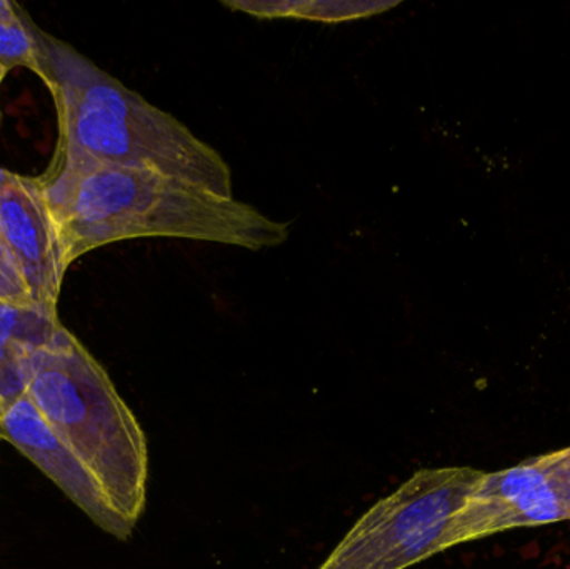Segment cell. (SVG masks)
<instances>
[{
	"label": "cell",
	"instance_id": "obj_14",
	"mask_svg": "<svg viewBox=\"0 0 570 569\" xmlns=\"http://www.w3.org/2000/svg\"><path fill=\"white\" fill-rule=\"evenodd\" d=\"M0 440H3L2 433H0Z\"/></svg>",
	"mask_w": 570,
	"mask_h": 569
},
{
	"label": "cell",
	"instance_id": "obj_7",
	"mask_svg": "<svg viewBox=\"0 0 570 569\" xmlns=\"http://www.w3.org/2000/svg\"><path fill=\"white\" fill-rule=\"evenodd\" d=\"M0 433L52 480L97 528L117 540H129L130 534L120 523L96 478L50 430L26 394L0 411Z\"/></svg>",
	"mask_w": 570,
	"mask_h": 569
},
{
	"label": "cell",
	"instance_id": "obj_3",
	"mask_svg": "<svg viewBox=\"0 0 570 569\" xmlns=\"http://www.w3.org/2000/svg\"><path fill=\"white\" fill-rule=\"evenodd\" d=\"M27 398L96 478L132 537L146 508V434L102 364L60 324L26 364Z\"/></svg>",
	"mask_w": 570,
	"mask_h": 569
},
{
	"label": "cell",
	"instance_id": "obj_11",
	"mask_svg": "<svg viewBox=\"0 0 570 569\" xmlns=\"http://www.w3.org/2000/svg\"><path fill=\"white\" fill-rule=\"evenodd\" d=\"M541 461L570 511V447L554 453L542 454Z\"/></svg>",
	"mask_w": 570,
	"mask_h": 569
},
{
	"label": "cell",
	"instance_id": "obj_1",
	"mask_svg": "<svg viewBox=\"0 0 570 569\" xmlns=\"http://www.w3.org/2000/svg\"><path fill=\"white\" fill-rule=\"evenodd\" d=\"M39 180L69 266L120 241L174 237L263 251L281 246L291 233V224L236 197L69 150L57 149Z\"/></svg>",
	"mask_w": 570,
	"mask_h": 569
},
{
	"label": "cell",
	"instance_id": "obj_10",
	"mask_svg": "<svg viewBox=\"0 0 570 569\" xmlns=\"http://www.w3.org/2000/svg\"><path fill=\"white\" fill-rule=\"evenodd\" d=\"M0 303L22 307V310L40 311L33 303L32 294L20 273L19 264L7 249L2 236H0Z\"/></svg>",
	"mask_w": 570,
	"mask_h": 569
},
{
	"label": "cell",
	"instance_id": "obj_15",
	"mask_svg": "<svg viewBox=\"0 0 570 569\" xmlns=\"http://www.w3.org/2000/svg\"><path fill=\"white\" fill-rule=\"evenodd\" d=\"M0 410H2V408H0Z\"/></svg>",
	"mask_w": 570,
	"mask_h": 569
},
{
	"label": "cell",
	"instance_id": "obj_13",
	"mask_svg": "<svg viewBox=\"0 0 570 569\" xmlns=\"http://www.w3.org/2000/svg\"><path fill=\"white\" fill-rule=\"evenodd\" d=\"M7 76V72L6 70L2 69V67H0V86H2V80H3V77Z\"/></svg>",
	"mask_w": 570,
	"mask_h": 569
},
{
	"label": "cell",
	"instance_id": "obj_2",
	"mask_svg": "<svg viewBox=\"0 0 570 569\" xmlns=\"http://www.w3.org/2000/svg\"><path fill=\"white\" fill-rule=\"evenodd\" d=\"M40 79L59 116L57 149L100 163L157 170L234 197L224 157L179 119L147 102L69 43L36 27Z\"/></svg>",
	"mask_w": 570,
	"mask_h": 569
},
{
	"label": "cell",
	"instance_id": "obj_12",
	"mask_svg": "<svg viewBox=\"0 0 570 569\" xmlns=\"http://www.w3.org/2000/svg\"><path fill=\"white\" fill-rule=\"evenodd\" d=\"M22 13L17 3L10 0H0V20H13Z\"/></svg>",
	"mask_w": 570,
	"mask_h": 569
},
{
	"label": "cell",
	"instance_id": "obj_8",
	"mask_svg": "<svg viewBox=\"0 0 570 569\" xmlns=\"http://www.w3.org/2000/svg\"><path fill=\"white\" fill-rule=\"evenodd\" d=\"M224 6L237 12H246L259 19H304L314 22L338 23L348 20L365 19V17L379 16L397 7L395 2H357V0H298V2H249V0H233Z\"/></svg>",
	"mask_w": 570,
	"mask_h": 569
},
{
	"label": "cell",
	"instance_id": "obj_9",
	"mask_svg": "<svg viewBox=\"0 0 570 569\" xmlns=\"http://www.w3.org/2000/svg\"><path fill=\"white\" fill-rule=\"evenodd\" d=\"M36 27L23 12L17 19L0 20V67L6 72L17 67H26L39 76V42Z\"/></svg>",
	"mask_w": 570,
	"mask_h": 569
},
{
	"label": "cell",
	"instance_id": "obj_6",
	"mask_svg": "<svg viewBox=\"0 0 570 569\" xmlns=\"http://www.w3.org/2000/svg\"><path fill=\"white\" fill-rule=\"evenodd\" d=\"M0 236L19 264L33 303L57 316L69 263L39 177L0 169Z\"/></svg>",
	"mask_w": 570,
	"mask_h": 569
},
{
	"label": "cell",
	"instance_id": "obj_4",
	"mask_svg": "<svg viewBox=\"0 0 570 569\" xmlns=\"http://www.w3.org/2000/svg\"><path fill=\"white\" fill-rule=\"evenodd\" d=\"M484 471L421 470L377 501L318 569H407L448 550L452 518Z\"/></svg>",
	"mask_w": 570,
	"mask_h": 569
},
{
	"label": "cell",
	"instance_id": "obj_5",
	"mask_svg": "<svg viewBox=\"0 0 570 569\" xmlns=\"http://www.w3.org/2000/svg\"><path fill=\"white\" fill-rule=\"evenodd\" d=\"M566 520L570 511L564 498L541 457L532 458L509 470L482 474L452 518L445 548Z\"/></svg>",
	"mask_w": 570,
	"mask_h": 569
}]
</instances>
